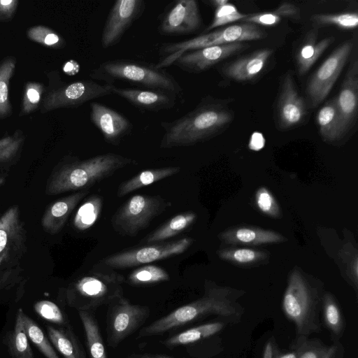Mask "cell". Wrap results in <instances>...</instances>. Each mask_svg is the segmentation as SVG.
Segmentation results:
<instances>
[{
	"mask_svg": "<svg viewBox=\"0 0 358 358\" xmlns=\"http://www.w3.org/2000/svg\"><path fill=\"white\" fill-rule=\"evenodd\" d=\"M275 358H298V354L296 350L292 348V350L287 352H280L278 350Z\"/></svg>",
	"mask_w": 358,
	"mask_h": 358,
	"instance_id": "50",
	"label": "cell"
},
{
	"mask_svg": "<svg viewBox=\"0 0 358 358\" xmlns=\"http://www.w3.org/2000/svg\"><path fill=\"white\" fill-rule=\"evenodd\" d=\"M255 202L258 208L264 213L276 217L280 209L272 194L266 188H260L256 193Z\"/></svg>",
	"mask_w": 358,
	"mask_h": 358,
	"instance_id": "46",
	"label": "cell"
},
{
	"mask_svg": "<svg viewBox=\"0 0 358 358\" xmlns=\"http://www.w3.org/2000/svg\"><path fill=\"white\" fill-rule=\"evenodd\" d=\"M229 324V322L223 320L205 323L168 338L164 345L172 348L193 343L218 334Z\"/></svg>",
	"mask_w": 358,
	"mask_h": 358,
	"instance_id": "27",
	"label": "cell"
},
{
	"mask_svg": "<svg viewBox=\"0 0 358 358\" xmlns=\"http://www.w3.org/2000/svg\"><path fill=\"white\" fill-rule=\"evenodd\" d=\"M228 3L229 2L227 0H210L208 1V3L215 8L224 6Z\"/></svg>",
	"mask_w": 358,
	"mask_h": 358,
	"instance_id": "52",
	"label": "cell"
},
{
	"mask_svg": "<svg viewBox=\"0 0 358 358\" xmlns=\"http://www.w3.org/2000/svg\"><path fill=\"white\" fill-rule=\"evenodd\" d=\"M47 332L52 345L64 358H87L70 324L59 328L48 325Z\"/></svg>",
	"mask_w": 358,
	"mask_h": 358,
	"instance_id": "24",
	"label": "cell"
},
{
	"mask_svg": "<svg viewBox=\"0 0 358 358\" xmlns=\"http://www.w3.org/2000/svg\"><path fill=\"white\" fill-rule=\"evenodd\" d=\"M282 18L297 20L300 18V9L296 5L284 2L275 10L247 14L241 22L255 24L258 26L273 27L277 25Z\"/></svg>",
	"mask_w": 358,
	"mask_h": 358,
	"instance_id": "31",
	"label": "cell"
},
{
	"mask_svg": "<svg viewBox=\"0 0 358 358\" xmlns=\"http://www.w3.org/2000/svg\"><path fill=\"white\" fill-rule=\"evenodd\" d=\"M273 53V50L270 48L257 50L225 64L221 73L234 81H252L263 73Z\"/></svg>",
	"mask_w": 358,
	"mask_h": 358,
	"instance_id": "21",
	"label": "cell"
},
{
	"mask_svg": "<svg viewBox=\"0 0 358 358\" xmlns=\"http://www.w3.org/2000/svg\"><path fill=\"white\" fill-rule=\"evenodd\" d=\"M264 140L260 134H254L251 137L249 147L251 150H259L264 147Z\"/></svg>",
	"mask_w": 358,
	"mask_h": 358,
	"instance_id": "49",
	"label": "cell"
},
{
	"mask_svg": "<svg viewBox=\"0 0 358 358\" xmlns=\"http://www.w3.org/2000/svg\"><path fill=\"white\" fill-rule=\"evenodd\" d=\"M219 255L223 259L238 264H250L262 259L265 256L262 252L249 248L222 250Z\"/></svg>",
	"mask_w": 358,
	"mask_h": 358,
	"instance_id": "45",
	"label": "cell"
},
{
	"mask_svg": "<svg viewBox=\"0 0 358 358\" xmlns=\"http://www.w3.org/2000/svg\"><path fill=\"white\" fill-rule=\"evenodd\" d=\"M109 90L111 94L122 97L141 112L169 110L180 101L176 94L159 90L119 87L115 85H109Z\"/></svg>",
	"mask_w": 358,
	"mask_h": 358,
	"instance_id": "19",
	"label": "cell"
},
{
	"mask_svg": "<svg viewBox=\"0 0 358 358\" xmlns=\"http://www.w3.org/2000/svg\"><path fill=\"white\" fill-rule=\"evenodd\" d=\"M307 115L303 98L299 94L292 72L282 78L275 107V119L278 129L288 130L301 124Z\"/></svg>",
	"mask_w": 358,
	"mask_h": 358,
	"instance_id": "17",
	"label": "cell"
},
{
	"mask_svg": "<svg viewBox=\"0 0 358 358\" xmlns=\"http://www.w3.org/2000/svg\"><path fill=\"white\" fill-rule=\"evenodd\" d=\"M157 31L166 36H185L197 31L202 25L196 0H177L169 3L159 16Z\"/></svg>",
	"mask_w": 358,
	"mask_h": 358,
	"instance_id": "14",
	"label": "cell"
},
{
	"mask_svg": "<svg viewBox=\"0 0 358 358\" xmlns=\"http://www.w3.org/2000/svg\"><path fill=\"white\" fill-rule=\"evenodd\" d=\"M292 348L298 358H343V347L339 341L326 345L317 338H296Z\"/></svg>",
	"mask_w": 358,
	"mask_h": 358,
	"instance_id": "25",
	"label": "cell"
},
{
	"mask_svg": "<svg viewBox=\"0 0 358 358\" xmlns=\"http://www.w3.org/2000/svg\"><path fill=\"white\" fill-rule=\"evenodd\" d=\"M193 241V238L185 237L170 242L150 243L109 255L103 259L101 263L113 268H126L149 264L183 253Z\"/></svg>",
	"mask_w": 358,
	"mask_h": 358,
	"instance_id": "12",
	"label": "cell"
},
{
	"mask_svg": "<svg viewBox=\"0 0 358 358\" xmlns=\"http://www.w3.org/2000/svg\"><path fill=\"white\" fill-rule=\"evenodd\" d=\"M90 77L107 85L121 82L134 87L169 92L176 94L181 102L184 101V90L180 83L156 64L127 59L108 60L94 68Z\"/></svg>",
	"mask_w": 358,
	"mask_h": 358,
	"instance_id": "4",
	"label": "cell"
},
{
	"mask_svg": "<svg viewBox=\"0 0 358 358\" xmlns=\"http://www.w3.org/2000/svg\"><path fill=\"white\" fill-rule=\"evenodd\" d=\"M91 358H107L98 322L91 311L79 310Z\"/></svg>",
	"mask_w": 358,
	"mask_h": 358,
	"instance_id": "34",
	"label": "cell"
},
{
	"mask_svg": "<svg viewBox=\"0 0 358 358\" xmlns=\"http://www.w3.org/2000/svg\"><path fill=\"white\" fill-rule=\"evenodd\" d=\"M169 280L170 276L166 270L152 264L140 266L127 277V282L134 286L153 285Z\"/></svg>",
	"mask_w": 358,
	"mask_h": 358,
	"instance_id": "36",
	"label": "cell"
},
{
	"mask_svg": "<svg viewBox=\"0 0 358 358\" xmlns=\"http://www.w3.org/2000/svg\"><path fill=\"white\" fill-rule=\"evenodd\" d=\"M196 219V215L193 212L178 214L145 237L141 242L148 244L162 242L183 232Z\"/></svg>",
	"mask_w": 358,
	"mask_h": 358,
	"instance_id": "29",
	"label": "cell"
},
{
	"mask_svg": "<svg viewBox=\"0 0 358 358\" xmlns=\"http://www.w3.org/2000/svg\"><path fill=\"white\" fill-rule=\"evenodd\" d=\"M22 313L21 308L18 309L14 328L7 334L6 344L13 358H34L24 325Z\"/></svg>",
	"mask_w": 358,
	"mask_h": 358,
	"instance_id": "30",
	"label": "cell"
},
{
	"mask_svg": "<svg viewBox=\"0 0 358 358\" xmlns=\"http://www.w3.org/2000/svg\"><path fill=\"white\" fill-rule=\"evenodd\" d=\"M103 206L102 198L94 194L86 199L78 208L73 219L74 227L85 231L92 227L98 220Z\"/></svg>",
	"mask_w": 358,
	"mask_h": 358,
	"instance_id": "35",
	"label": "cell"
},
{
	"mask_svg": "<svg viewBox=\"0 0 358 358\" xmlns=\"http://www.w3.org/2000/svg\"><path fill=\"white\" fill-rule=\"evenodd\" d=\"M171 205L159 195H134L114 213L112 226L122 235L136 236Z\"/></svg>",
	"mask_w": 358,
	"mask_h": 358,
	"instance_id": "9",
	"label": "cell"
},
{
	"mask_svg": "<svg viewBox=\"0 0 358 358\" xmlns=\"http://www.w3.org/2000/svg\"><path fill=\"white\" fill-rule=\"evenodd\" d=\"M16 59L8 57L0 63V118H4L12 112L9 100V83L14 73Z\"/></svg>",
	"mask_w": 358,
	"mask_h": 358,
	"instance_id": "37",
	"label": "cell"
},
{
	"mask_svg": "<svg viewBox=\"0 0 358 358\" xmlns=\"http://www.w3.org/2000/svg\"><path fill=\"white\" fill-rule=\"evenodd\" d=\"M143 0H117L113 5L103 27L101 44L103 49L117 45L133 23L143 14Z\"/></svg>",
	"mask_w": 358,
	"mask_h": 358,
	"instance_id": "15",
	"label": "cell"
},
{
	"mask_svg": "<svg viewBox=\"0 0 358 358\" xmlns=\"http://www.w3.org/2000/svg\"><path fill=\"white\" fill-rule=\"evenodd\" d=\"M123 275L109 271H90L66 289L67 304L79 310L91 311L123 296Z\"/></svg>",
	"mask_w": 358,
	"mask_h": 358,
	"instance_id": "7",
	"label": "cell"
},
{
	"mask_svg": "<svg viewBox=\"0 0 358 358\" xmlns=\"http://www.w3.org/2000/svg\"><path fill=\"white\" fill-rule=\"evenodd\" d=\"M322 317L325 327L330 331L334 341H339L345 329V320L338 303L330 293L323 295Z\"/></svg>",
	"mask_w": 358,
	"mask_h": 358,
	"instance_id": "33",
	"label": "cell"
},
{
	"mask_svg": "<svg viewBox=\"0 0 358 358\" xmlns=\"http://www.w3.org/2000/svg\"><path fill=\"white\" fill-rule=\"evenodd\" d=\"M340 124L341 138L354 127L358 109V61L357 48L351 58L342 85L334 97Z\"/></svg>",
	"mask_w": 358,
	"mask_h": 358,
	"instance_id": "16",
	"label": "cell"
},
{
	"mask_svg": "<svg viewBox=\"0 0 358 358\" xmlns=\"http://www.w3.org/2000/svg\"><path fill=\"white\" fill-rule=\"evenodd\" d=\"M229 99L207 96L192 110L172 120L162 121L164 134L161 148L192 146L208 141L224 131L234 119Z\"/></svg>",
	"mask_w": 358,
	"mask_h": 358,
	"instance_id": "1",
	"label": "cell"
},
{
	"mask_svg": "<svg viewBox=\"0 0 358 358\" xmlns=\"http://www.w3.org/2000/svg\"><path fill=\"white\" fill-rule=\"evenodd\" d=\"M317 36L318 28L313 27L296 52L295 60L300 76L305 75L310 69L335 40L334 36H328L317 41Z\"/></svg>",
	"mask_w": 358,
	"mask_h": 358,
	"instance_id": "23",
	"label": "cell"
},
{
	"mask_svg": "<svg viewBox=\"0 0 358 358\" xmlns=\"http://www.w3.org/2000/svg\"><path fill=\"white\" fill-rule=\"evenodd\" d=\"M313 27L336 26L341 29H354L358 25L357 11L341 13H320L311 16Z\"/></svg>",
	"mask_w": 358,
	"mask_h": 358,
	"instance_id": "38",
	"label": "cell"
},
{
	"mask_svg": "<svg viewBox=\"0 0 358 358\" xmlns=\"http://www.w3.org/2000/svg\"><path fill=\"white\" fill-rule=\"evenodd\" d=\"M355 47L353 38L344 41L311 76L306 89L311 107H317L328 96Z\"/></svg>",
	"mask_w": 358,
	"mask_h": 358,
	"instance_id": "11",
	"label": "cell"
},
{
	"mask_svg": "<svg viewBox=\"0 0 358 358\" xmlns=\"http://www.w3.org/2000/svg\"><path fill=\"white\" fill-rule=\"evenodd\" d=\"M138 358H155V356L144 355V356L139 357Z\"/></svg>",
	"mask_w": 358,
	"mask_h": 358,
	"instance_id": "54",
	"label": "cell"
},
{
	"mask_svg": "<svg viewBox=\"0 0 358 358\" xmlns=\"http://www.w3.org/2000/svg\"><path fill=\"white\" fill-rule=\"evenodd\" d=\"M316 122L324 141L334 142L341 139L339 120L334 98L326 102L316 115Z\"/></svg>",
	"mask_w": 358,
	"mask_h": 358,
	"instance_id": "32",
	"label": "cell"
},
{
	"mask_svg": "<svg viewBox=\"0 0 358 358\" xmlns=\"http://www.w3.org/2000/svg\"><path fill=\"white\" fill-rule=\"evenodd\" d=\"M240 294L227 287L206 285L204 295L141 329L138 337L157 336L210 315L235 324L244 313L237 302Z\"/></svg>",
	"mask_w": 358,
	"mask_h": 358,
	"instance_id": "2",
	"label": "cell"
},
{
	"mask_svg": "<svg viewBox=\"0 0 358 358\" xmlns=\"http://www.w3.org/2000/svg\"><path fill=\"white\" fill-rule=\"evenodd\" d=\"M150 315L148 307L131 303L120 297L108 304L106 314V341L111 348L136 331Z\"/></svg>",
	"mask_w": 358,
	"mask_h": 358,
	"instance_id": "13",
	"label": "cell"
},
{
	"mask_svg": "<svg viewBox=\"0 0 358 358\" xmlns=\"http://www.w3.org/2000/svg\"><path fill=\"white\" fill-rule=\"evenodd\" d=\"M266 36L267 33L259 26L242 22L206 32L185 41L164 43L159 49L160 59L156 66L165 69L172 65L182 54L188 51L215 45L262 40Z\"/></svg>",
	"mask_w": 358,
	"mask_h": 358,
	"instance_id": "8",
	"label": "cell"
},
{
	"mask_svg": "<svg viewBox=\"0 0 358 358\" xmlns=\"http://www.w3.org/2000/svg\"><path fill=\"white\" fill-rule=\"evenodd\" d=\"M27 35L30 40L49 48H62L66 45L62 36L45 26L31 27L27 30Z\"/></svg>",
	"mask_w": 358,
	"mask_h": 358,
	"instance_id": "41",
	"label": "cell"
},
{
	"mask_svg": "<svg viewBox=\"0 0 358 358\" xmlns=\"http://www.w3.org/2000/svg\"><path fill=\"white\" fill-rule=\"evenodd\" d=\"M25 223L14 204L0 217V291L22 281V262L27 252Z\"/></svg>",
	"mask_w": 358,
	"mask_h": 358,
	"instance_id": "6",
	"label": "cell"
},
{
	"mask_svg": "<svg viewBox=\"0 0 358 358\" xmlns=\"http://www.w3.org/2000/svg\"><path fill=\"white\" fill-rule=\"evenodd\" d=\"M74 61H69L64 66V71L69 74H73L74 66L77 65L76 63L73 62Z\"/></svg>",
	"mask_w": 358,
	"mask_h": 358,
	"instance_id": "51",
	"label": "cell"
},
{
	"mask_svg": "<svg viewBox=\"0 0 358 358\" xmlns=\"http://www.w3.org/2000/svg\"><path fill=\"white\" fill-rule=\"evenodd\" d=\"M24 142V136L20 130L13 134L0 138V169L16 162Z\"/></svg>",
	"mask_w": 358,
	"mask_h": 358,
	"instance_id": "39",
	"label": "cell"
},
{
	"mask_svg": "<svg viewBox=\"0 0 358 358\" xmlns=\"http://www.w3.org/2000/svg\"><path fill=\"white\" fill-rule=\"evenodd\" d=\"M215 9L213 20L204 31L205 33L213 29L220 27L229 23L241 22L247 15L241 13L234 5L230 3Z\"/></svg>",
	"mask_w": 358,
	"mask_h": 358,
	"instance_id": "43",
	"label": "cell"
},
{
	"mask_svg": "<svg viewBox=\"0 0 358 358\" xmlns=\"http://www.w3.org/2000/svg\"><path fill=\"white\" fill-rule=\"evenodd\" d=\"M110 94L109 85L92 80L64 83L57 75L56 84L48 90L43 100L41 112L79 107L90 101Z\"/></svg>",
	"mask_w": 358,
	"mask_h": 358,
	"instance_id": "10",
	"label": "cell"
},
{
	"mask_svg": "<svg viewBox=\"0 0 358 358\" xmlns=\"http://www.w3.org/2000/svg\"><path fill=\"white\" fill-rule=\"evenodd\" d=\"M45 87L41 83L28 82L26 83L21 104L20 116L30 114L39 106Z\"/></svg>",
	"mask_w": 358,
	"mask_h": 358,
	"instance_id": "42",
	"label": "cell"
},
{
	"mask_svg": "<svg viewBox=\"0 0 358 358\" xmlns=\"http://www.w3.org/2000/svg\"><path fill=\"white\" fill-rule=\"evenodd\" d=\"M134 162L131 158L110 152L85 159L66 156L52 170L45 194L54 196L88 189Z\"/></svg>",
	"mask_w": 358,
	"mask_h": 358,
	"instance_id": "3",
	"label": "cell"
},
{
	"mask_svg": "<svg viewBox=\"0 0 358 358\" xmlns=\"http://www.w3.org/2000/svg\"><path fill=\"white\" fill-rule=\"evenodd\" d=\"M278 350H279L278 345H276L275 338L271 337L265 344L262 358H275Z\"/></svg>",
	"mask_w": 358,
	"mask_h": 358,
	"instance_id": "48",
	"label": "cell"
},
{
	"mask_svg": "<svg viewBox=\"0 0 358 358\" xmlns=\"http://www.w3.org/2000/svg\"><path fill=\"white\" fill-rule=\"evenodd\" d=\"M18 0H0V21L11 19L18 6Z\"/></svg>",
	"mask_w": 358,
	"mask_h": 358,
	"instance_id": "47",
	"label": "cell"
},
{
	"mask_svg": "<svg viewBox=\"0 0 358 358\" xmlns=\"http://www.w3.org/2000/svg\"><path fill=\"white\" fill-rule=\"evenodd\" d=\"M34 310L43 320L62 327L69 324L61 309L52 301L48 300L37 301L34 305Z\"/></svg>",
	"mask_w": 358,
	"mask_h": 358,
	"instance_id": "44",
	"label": "cell"
},
{
	"mask_svg": "<svg viewBox=\"0 0 358 358\" xmlns=\"http://www.w3.org/2000/svg\"><path fill=\"white\" fill-rule=\"evenodd\" d=\"M88 193V189L77 191L50 203L41 218L43 229L51 235L60 232L71 213Z\"/></svg>",
	"mask_w": 358,
	"mask_h": 358,
	"instance_id": "22",
	"label": "cell"
},
{
	"mask_svg": "<svg viewBox=\"0 0 358 358\" xmlns=\"http://www.w3.org/2000/svg\"><path fill=\"white\" fill-rule=\"evenodd\" d=\"M155 358H170V357H165V356L157 355V356H155Z\"/></svg>",
	"mask_w": 358,
	"mask_h": 358,
	"instance_id": "55",
	"label": "cell"
},
{
	"mask_svg": "<svg viewBox=\"0 0 358 358\" xmlns=\"http://www.w3.org/2000/svg\"><path fill=\"white\" fill-rule=\"evenodd\" d=\"M5 183V178H0V189Z\"/></svg>",
	"mask_w": 358,
	"mask_h": 358,
	"instance_id": "53",
	"label": "cell"
},
{
	"mask_svg": "<svg viewBox=\"0 0 358 358\" xmlns=\"http://www.w3.org/2000/svg\"><path fill=\"white\" fill-rule=\"evenodd\" d=\"M323 295L320 296L298 271L292 273L282 308L285 317L295 326L296 338L309 337L321 331Z\"/></svg>",
	"mask_w": 358,
	"mask_h": 358,
	"instance_id": "5",
	"label": "cell"
},
{
	"mask_svg": "<svg viewBox=\"0 0 358 358\" xmlns=\"http://www.w3.org/2000/svg\"><path fill=\"white\" fill-rule=\"evenodd\" d=\"M249 48L245 42L215 45L182 54L172 65L189 73H200Z\"/></svg>",
	"mask_w": 358,
	"mask_h": 358,
	"instance_id": "18",
	"label": "cell"
},
{
	"mask_svg": "<svg viewBox=\"0 0 358 358\" xmlns=\"http://www.w3.org/2000/svg\"><path fill=\"white\" fill-rule=\"evenodd\" d=\"M24 325L29 340L46 358H59L51 343L40 327L24 312L22 313Z\"/></svg>",
	"mask_w": 358,
	"mask_h": 358,
	"instance_id": "40",
	"label": "cell"
},
{
	"mask_svg": "<svg viewBox=\"0 0 358 358\" xmlns=\"http://www.w3.org/2000/svg\"><path fill=\"white\" fill-rule=\"evenodd\" d=\"M222 239L231 243L260 245L280 242L284 238L279 234L259 228L241 227L225 231Z\"/></svg>",
	"mask_w": 358,
	"mask_h": 358,
	"instance_id": "28",
	"label": "cell"
},
{
	"mask_svg": "<svg viewBox=\"0 0 358 358\" xmlns=\"http://www.w3.org/2000/svg\"><path fill=\"white\" fill-rule=\"evenodd\" d=\"M90 108V121L107 143L118 145L131 133L133 124L122 114L96 101L91 102Z\"/></svg>",
	"mask_w": 358,
	"mask_h": 358,
	"instance_id": "20",
	"label": "cell"
},
{
	"mask_svg": "<svg viewBox=\"0 0 358 358\" xmlns=\"http://www.w3.org/2000/svg\"><path fill=\"white\" fill-rule=\"evenodd\" d=\"M180 171V167L179 166H166L142 171L121 183L117 188V196L122 197L136 189L171 177Z\"/></svg>",
	"mask_w": 358,
	"mask_h": 358,
	"instance_id": "26",
	"label": "cell"
}]
</instances>
